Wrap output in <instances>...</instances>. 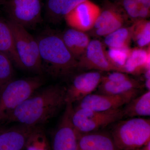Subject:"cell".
Returning <instances> with one entry per match:
<instances>
[{"mask_svg":"<svg viewBox=\"0 0 150 150\" xmlns=\"http://www.w3.org/2000/svg\"><path fill=\"white\" fill-rule=\"evenodd\" d=\"M43 72L54 78L68 76L77 68L78 61L65 45L61 34L47 29L35 38Z\"/></svg>","mask_w":150,"mask_h":150,"instance_id":"2","label":"cell"},{"mask_svg":"<svg viewBox=\"0 0 150 150\" xmlns=\"http://www.w3.org/2000/svg\"><path fill=\"white\" fill-rule=\"evenodd\" d=\"M131 78L126 73L119 71H112L106 76H103L101 81L120 82L127 80Z\"/></svg>","mask_w":150,"mask_h":150,"instance_id":"28","label":"cell"},{"mask_svg":"<svg viewBox=\"0 0 150 150\" xmlns=\"http://www.w3.org/2000/svg\"><path fill=\"white\" fill-rule=\"evenodd\" d=\"M128 19L129 18L123 13L119 14L109 23L103 27L94 30H91V31H92L93 34L96 36L98 37H105L111 33L114 32L116 30L124 26V24Z\"/></svg>","mask_w":150,"mask_h":150,"instance_id":"26","label":"cell"},{"mask_svg":"<svg viewBox=\"0 0 150 150\" xmlns=\"http://www.w3.org/2000/svg\"><path fill=\"white\" fill-rule=\"evenodd\" d=\"M4 1V0H0V3L1 2L3 1Z\"/></svg>","mask_w":150,"mask_h":150,"instance_id":"33","label":"cell"},{"mask_svg":"<svg viewBox=\"0 0 150 150\" xmlns=\"http://www.w3.org/2000/svg\"><path fill=\"white\" fill-rule=\"evenodd\" d=\"M137 150H150V142H148L144 146Z\"/></svg>","mask_w":150,"mask_h":150,"instance_id":"31","label":"cell"},{"mask_svg":"<svg viewBox=\"0 0 150 150\" xmlns=\"http://www.w3.org/2000/svg\"><path fill=\"white\" fill-rule=\"evenodd\" d=\"M150 47L147 48L137 47L131 49L124 66L127 74H139L150 69Z\"/></svg>","mask_w":150,"mask_h":150,"instance_id":"17","label":"cell"},{"mask_svg":"<svg viewBox=\"0 0 150 150\" xmlns=\"http://www.w3.org/2000/svg\"><path fill=\"white\" fill-rule=\"evenodd\" d=\"M139 90H134L117 95L92 93L79 101L76 108H87L100 111L120 108L139 95Z\"/></svg>","mask_w":150,"mask_h":150,"instance_id":"10","label":"cell"},{"mask_svg":"<svg viewBox=\"0 0 150 150\" xmlns=\"http://www.w3.org/2000/svg\"><path fill=\"white\" fill-rule=\"evenodd\" d=\"M38 134L33 137L31 142H30L29 144L28 145V150H47L44 142L36 141V137Z\"/></svg>","mask_w":150,"mask_h":150,"instance_id":"29","label":"cell"},{"mask_svg":"<svg viewBox=\"0 0 150 150\" xmlns=\"http://www.w3.org/2000/svg\"><path fill=\"white\" fill-rule=\"evenodd\" d=\"M100 12L99 6L90 0H86L71 11L64 19L71 28L86 32L93 29Z\"/></svg>","mask_w":150,"mask_h":150,"instance_id":"11","label":"cell"},{"mask_svg":"<svg viewBox=\"0 0 150 150\" xmlns=\"http://www.w3.org/2000/svg\"><path fill=\"white\" fill-rule=\"evenodd\" d=\"M61 35L67 48L78 61L89 43L88 35L85 32L72 28L67 30Z\"/></svg>","mask_w":150,"mask_h":150,"instance_id":"16","label":"cell"},{"mask_svg":"<svg viewBox=\"0 0 150 150\" xmlns=\"http://www.w3.org/2000/svg\"><path fill=\"white\" fill-rule=\"evenodd\" d=\"M133 25L120 28L105 36L104 43L109 48H129L132 40Z\"/></svg>","mask_w":150,"mask_h":150,"instance_id":"21","label":"cell"},{"mask_svg":"<svg viewBox=\"0 0 150 150\" xmlns=\"http://www.w3.org/2000/svg\"><path fill=\"white\" fill-rule=\"evenodd\" d=\"M115 122L110 134L120 150H137L150 142L149 119L134 117Z\"/></svg>","mask_w":150,"mask_h":150,"instance_id":"4","label":"cell"},{"mask_svg":"<svg viewBox=\"0 0 150 150\" xmlns=\"http://www.w3.org/2000/svg\"><path fill=\"white\" fill-rule=\"evenodd\" d=\"M5 10L8 20L26 29L36 26L42 21L40 0H7Z\"/></svg>","mask_w":150,"mask_h":150,"instance_id":"7","label":"cell"},{"mask_svg":"<svg viewBox=\"0 0 150 150\" xmlns=\"http://www.w3.org/2000/svg\"><path fill=\"white\" fill-rule=\"evenodd\" d=\"M123 117L121 108L102 111L87 108H74L72 120L76 131L81 134L99 131Z\"/></svg>","mask_w":150,"mask_h":150,"instance_id":"6","label":"cell"},{"mask_svg":"<svg viewBox=\"0 0 150 150\" xmlns=\"http://www.w3.org/2000/svg\"><path fill=\"white\" fill-rule=\"evenodd\" d=\"M78 150H120L110 134L96 131L79 134Z\"/></svg>","mask_w":150,"mask_h":150,"instance_id":"14","label":"cell"},{"mask_svg":"<svg viewBox=\"0 0 150 150\" xmlns=\"http://www.w3.org/2000/svg\"><path fill=\"white\" fill-rule=\"evenodd\" d=\"M40 126L20 124L0 133V150H22L39 133Z\"/></svg>","mask_w":150,"mask_h":150,"instance_id":"12","label":"cell"},{"mask_svg":"<svg viewBox=\"0 0 150 150\" xmlns=\"http://www.w3.org/2000/svg\"><path fill=\"white\" fill-rule=\"evenodd\" d=\"M0 53L8 57L13 64L21 69L13 34L7 21L0 18Z\"/></svg>","mask_w":150,"mask_h":150,"instance_id":"18","label":"cell"},{"mask_svg":"<svg viewBox=\"0 0 150 150\" xmlns=\"http://www.w3.org/2000/svg\"><path fill=\"white\" fill-rule=\"evenodd\" d=\"M13 34L21 69L41 75L43 74L39 47L36 38L27 29L11 21H7Z\"/></svg>","mask_w":150,"mask_h":150,"instance_id":"5","label":"cell"},{"mask_svg":"<svg viewBox=\"0 0 150 150\" xmlns=\"http://www.w3.org/2000/svg\"><path fill=\"white\" fill-rule=\"evenodd\" d=\"M4 129H3V128L0 127V133H1V132H2V131H4Z\"/></svg>","mask_w":150,"mask_h":150,"instance_id":"32","label":"cell"},{"mask_svg":"<svg viewBox=\"0 0 150 150\" xmlns=\"http://www.w3.org/2000/svg\"><path fill=\"white\" fill-rule=\"evenodd\" d=\"M136 1L139 5L150 8V0H136Z\"/></svg>","mask_w":150,"mask_h":150,"instance_id":"30","label":"cell"},{"mask_svg":"<svg viewBox=\"0 0 150 150\" xmlns=\"http://www.w3.org/2000/svg\"><path fill=\"white\" fill-rule=\"evenodd\" d=\"M114 3L123 11L133 22L139 20V5L136 0H115Z\"/></svg>","mask_w":150,"mask_h":150,"instance_id":"27","label":"cell"},{"mask_svg":"<svg viewBox=\"0 0 150 150\" xmlns=\"http://www.w3.org/2000/svg\"><path fill=\"white\" fill-rule=\"evenodd\" d=\"M67 90L58 85L38 89L17 108L6 123L33 126L45 124L65 107Z\"/></svg>","mask_w":150,"mask_h":150,"instance_id":"1","label":"cell"},{"mask_svg":"<svg viewBox=\"0 0 150 150\" xmlns=\"http://www.w3.org/2000/svg\"><path fill=\"white\" fill-rule=\"evenodd\" d=\"M123 115L130 118L150 115V91L148 90L129 101L122 108Z\"/></svg>","mask_w":150,"mask_h":150,"instance_id":"19","label":"cell"},{"mask_svg":"<svg viewBox=\"0 0 150 150\" xmlns=\"http://www.w3.org/2000/svg\"><path fill=\"white\" fill-rule=\"evenodd\" d=\"M44 83L40 75L14 79L0 91V123L6 122L17 108Z\"/></svg>","mask_w":150,"mask_h":150,"instance_id":"3","label":"cell"},{"mask_svg":"<svg viewBox=\"0 0 150 150\" xmlns=\"http://www.w3.org/2000/svg\"><path fill=\"white\" fill-rule=\"evenodd\" d=\"M13 65L8 57L0 53V91L15 79Z\"/></svg>","mask_w":150,"mask_h":150,"instance_id":"24","label":"cell"},{"mask_svg":"<svg viewBox=\"0 0 150 150\" xmlns=\"http://www.w3.org/2000/svg\"><path fill=\"white\" fill-rule=\"evenodd\" d=\"M86 0H46L45 16L53 24L59 23L73 9Z\"/></svg>","mask_w":150,"mask_h":150,"instance_id":"15","label":"cell"},{"mask_svg":"<svg viewBox=\"0 0 150 150\" xmlns=\"http://www.w3.org/2000/svg\"><path fill=\"white\" fill-rule=\"evenodd\" d=\"M133 25L132 40L140 48L150 46V21L139 19L134 22Z\"/></svg>","mask_w":150,"mask_h":150,"instance_id":"22","label":"cell"},{"mask_svg":"<svg viewBox=\"0 0 150 150\" xmlns=\"http://www.w3.org/2000/svg\"><path fill=\"white\" fill-rule=\"evenodd\" d=\"M131 51L130 48H109L106 51L108 59L115 67L121 69L126 73L124 66L129 57Z\"/></svg>","mask_w":150,"mask_h":150,"instance_id":"25","label":"cell"},{"mask_svg":"<svg viewBox=\"0 0 150 150\" xmlns=\"http://www.w3.org/2000/svg\"><path fill=\"white\" fill-rule=\"evenodd\" d=\"M143 87L139 81L132 78L120 82L101 81L96 89V93L110 95H121L134 90H140Z\"/></svg>","mask_w":150,"mask_h":150,"instance_id":"20","label":"cell"},{"mask_svg":"<svg viewBox=\"0 0 150 150\" xmlns=\"http://www.w3.org/2000/svg\"><path fill=\"white\" fill-rule=\"evenodd\" d=\"M123 13H124L122 9L115 3L111 2L109 0H105L102 8H100L99 16L91 30L103 27Z\"/></svg>","mask_w":150,"mask_h":150,"instance_id":"23","label":"cell"},{"mask_svg":"<svg viewBox=\"0 0 150 150\" xmlns=\"http://www.w3.org/2000/svg\"><path fill=\"white\" fill-rule=\"evenodd\" d=\"M73 103L67 102L53 139V150H78L79 134L73 124Z\"/></svg>","mask_w":150,"mask_h":150,"instance_id":"9","label":"cell"},{"mask_svg":"<svg viewBox=\"0 0 150 150\" xmlns=\"http://www.w3.org/2000/svg\"><path fill=\"white\" fill-rule=\"evenodd\" d=\"M106 51L101 41L96 39L90 40L85 52L78 60L77 69L125 73L110 62Z\"/></svg>","mask_w":150,"mask_h":150,"instance_id":"8","label":"cell"},{"mask_svg":"<svg viewBox=\"0 0 150 150\" xmlns=\"http://www.w3.org/2000/svg\"><path fill=\"white\" fill-rule=\"evenodd\" d=\"M103 75L99 71L82 73L75 77L69 87L67 88L66 100L73 103L80 101L93 93L101 81Z\"/></svg>","mask_w":150,"mask_h":150,"instance_id":"13","label":"cell"}]
</instances>
